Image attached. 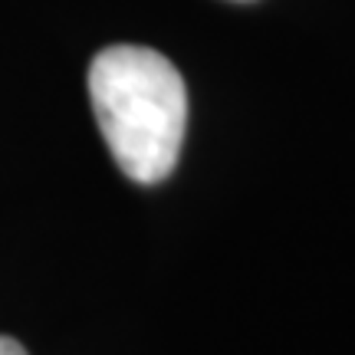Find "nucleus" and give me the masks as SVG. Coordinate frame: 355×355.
<instances>
[{
    "mask_svg": "<svg viewBox=\"0 0 355 355\" xmlns=\"http://www.w3.org/2000/svg\"><path fill=\"white\" fill-rule=\"evenodd\" d=\"M89 102L119 171L139 184L165 181L188 128V89L171 60L119 43L89 63Z\"/></svg>",
    "mask_w": 355,
    "mask_h": 355,
    "instance_id": "1",
    "label": "nucleus"
},
{
    "mask_svg": "<svg viewBox=\"0 0 355 355\" xmlns=\"http://www.w3.org/2000/svg\"><path fill=\"white\" fill-rule=\"evenodd\" d=\"M0 355H26V349L10 336H0Z\"/></svg>",
    "mask_w": 355,
    "mask_h": 355,
    "instance_id": "2",
    "label": "nucleus"
}]
</instances>
